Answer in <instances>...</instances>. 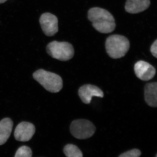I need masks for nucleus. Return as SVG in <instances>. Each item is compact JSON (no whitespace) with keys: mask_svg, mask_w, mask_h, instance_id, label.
Listing matches in <instances>:
<instances>
[{"mask_svg":"<svg viewBox=\"0 0 157 157\" xmlns=\"http://www.w3.org/2000/svg\"><path fill=\"white\" fill-rule=\"evenodd\" d=\"M46 51L52 57L62 61L69 60L74 55L73 45L66 42L52 41L47 45Z\"/></svg>","mask_w":157,"mask_h":157,"instance_id":"obj_4","label":"nucleus"},{"mask_svg":"<svg viewBox=\"0 0 157 157\" xmlns=\"http://www.w3.org/2000/svg\"><path fill=\"white\" fill-rule=\"evenodd\" d=\"M88 18L92 23L94 28L101 33H109L115 29L114 17L106 9L98 7L91 8L88 12Z\"/></svg>","mask_w":157,"mask_h":157,"instance_id":"obj_1","label":"nucleus"},{"mask_svg":"<svg viewBox=\"0 0 157 157\" xmlns=\"http://www.w3.org/2000/svg\"><path fill=\"white\" fill-rule=\"evenodd\" d=\"M70 130L71 134L75 138L85 139L91 137L94 135L95 132L96 128L90 121L79 119L72 122Z\"/></svg>","mask_w":157,"mask_h":157,"instance_id":"obj_5","label":"nucleus"},{"mask_svg":"<svg viewBox=\"0 0 157 157\" xmlns=\"http://www.w3.org/2000/svg\"><path fill=\"white\" fill-rule=\"evenodd\" d=\"M134 70L137 78L143 81H148L154 77L156 70L149 63L139 61L135 64Z\"/></svg>","mask_w":157,"mask_h":157,"instance_id":"obj_8","label":"nucleus"},{"mask_svg":"<svg viewBox=\"0 0 157 157\" xmlns=\"http://www.w3.org/2000/svg\"><path fill=\"white\" fill-rule=\"evenodd\" d=\"M39 22L42 30L47 36H54L58 32V19L51 13L46 12L42 14Z\"/></svg>","mask_w":157,"mask_h":157,"instance_id":"obj_6","label":"nucleus"},{"mask_svg":"<svg viewBox=\"0 0 157 157\" xmlns=\"http://www.w3.org/2000/svg\"><path fill=\"white\" fill-rule=\"evenodd\" d=\"M78 95L83 103L90 104L93 97L103 98L104 94L103 91L98 86L91 84H86L80 87L78 91Z\"/></svg>","mask_w":157,"mask_h":157,"instance_id":"obj_9","label":"nucleus"},{"mask_svg":"<svg viewBox=\"0 0 157 157\" xmlns=\"http://www.w3.org/2000/svg\"><path fill=\"white\" fill-rule=\"evenodd\" d=\"M13 122L9 118H5L0 121V145L5 144L11 135Z\"/></svg>","mask_w":157,"mask_h":157,"instance_id":"obj_12","label":"nucleus"},{"mask_svg":"<svg viewBox=\"0 0 157 157\" xmlns=\"http://www.w3.org/2000/svg\"><path fill=\"white\" fill-rule=\"evenodd\" d=\"M144 99L147 105L151 107L157 106V83H147L144 88Z\"/></svg>","mask_w":157,"mask_h":157,"instance_id":"obj_11","label":"nucleus"},{"mask_svg":"<svg viewBox=\"0 0 157 157\" xmlns=\"http://www.w3.org/2000/svg\"><path fill=\"white\" fill-rule=\"evenodd\" d=\"M36 132L33 124L28 122H22L17 125L14 132V136L17 141H29Z\"/></svg>","mask_w":157,"mask_h":157,"instance_id":"obj_7","label":"nucleus"},{"mask_svg":"<svg viewBox=\"0 0 157 157\" xmlns=\"http://www.w3.org/2000/svg\"><path fill=\"white\" fill-rule=\"evenodd\" d=\"M7 0H0V4L5 3Z\"/></svg>","mask_w":157,"mask_h":157,"instance_id":"obj_17","label":"nucleus"},{"mask_svg":"<svg viewBox=\"0 0 157 157\" xmlns=\"http://www.w3.org/2000/svg\"><path fill=\"white\" fill-rule=\"evenodd\" d=\"M150 51L152 55L153 56L156 58H157V40L154 42L152 44L150 48Z\"/></svg>","mask_w":157,"mask_h":157,"instance_id":"obj_16","label":"nucleus"},{"mask_svg":"<svg viewBox=\"0 0 157 157\" xmlns=\"http://www.w3.org/2000/svg\"><path fill=\"white\" fill-rule=\"evenodd\" d=\"M141 152L137 149L131 150L122 154L118 157H140Z\"/></svg>","mask_w":157,"mask_h":157,"instance_id":"obj_15","label":"nucleus"},{"mask_svg":"<svg viewBox=\"0 0 157 157\" xmlns=\"http://www.w3.org/2000/svg\"><path fill=\"white\" fill-rule=\"evenodd\" d=\"M32 151L29 147L23 146L17 149L14 157H32Z\"/></svg>","mask_w":157,"mask_h":157,"instance_id":"obj_14","label":"nucleus"},{"mask_svg":"<svg viewBox=\"0 0 157 157\" xmlns=\"http://www.w3.org/2000/svg\"><path fill=\"white\" fill-rule=\"evenodd\" d=\"M33 77L45 90L50 92L58 93L63 88V79L56 73L40 69L33 73Z\"/></svg>","mask_w":157,"mask_h":157,"instance_id":"obj_3","label":"nucleus"},{"mask_svg":"<svg viewBox=\"0 0 157 157\" xmlns=\"http://www.w3.org/2000/svg\"><path fill=\"white\" fill-rule=\"evenodd\" d=\"M105 47L110 57L117 59L123 57L128 51L130 42L126 37L119 35L109 36L106 39Z\"/></svg>","mask_w":157,"mask_h":157,"instance_id":"obj_2","label":"nucleus"},{"mask_svg":"<svg viewBox=\"0 0 157 157\" xmlns=\"http://www.w3.org/2000/svg\"><path fill=\"white\" fill-rule=\"evenodd\" d=\"M64 153L67 157H83L82 152L76 145L68 144L65 146Z\"/></svg>","mask_w":157,"mask_h":157,"instance_id":"obj_13","label":"nucleus"},{"mask_svg":"<svg viewBox=\"0 0 157 157\" xmlns=\"http://www.w3.org/2000/svg\"><path fill=\"white\" fill-rule=\"evenodd\" d=\"M150 4V0H127L125 9L128 13L137 14L148 9Z\"/></svg>","mask_w":157,"mask_h":157,"instance_id":"obj_10","label":"nucleus"}]
</instances>
